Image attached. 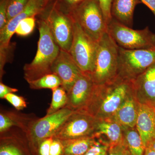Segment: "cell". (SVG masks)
<instances>
[{"mask_svg":"<svg viewBox=\"0 0 155 155\" xmlns=\"http://www.w3.org/2000/svg\"><path fill=\"white\" fill-rule=\"evenodd\" d=\"M124 140L122 143L110 147L109 149L108 155H124Z\"/></svg>","mask_w":155,"mask_h":155,"instance_id":"e575fe53","label":"cell"},{"mask_svg":"<svg viewBox=\"0 0 155 155\" xmlns=\"http://www.w3.org/2000/svg\"><path fill=\"white\" fill-rule=\"evenodd\" d=\"M73 21V38L69 53L82 73L90 76L94 67L98 42Z\"/></svg>","mask_w":155,"mask_h":155,"instance_id":"52a82bcc","label":"cell"},{"mask_svg":"<svg viewBox=\"0 0 155 155\" xmlns=\"http://www.w3.org/2000/svg\"><path fill=\"white\" fill-rule=\"evenodd\" d=\"M61 140L64 148L63 155H84L96 138L92 135Z\"/></svg>","mask_w":155,"mask_h":155,"instance_id":"44dd1931","label":"cell"},{"mask_svg":"<svg viewBox=\"0 0 155 155\" xmlns=\"http://www.w3.org/2000/svg\"><path fill=\"white\" fill-rule=\"evenodd\" d=\"M150 144H151L152 147L153 149L154 150L155 152V139L154 140H153V141Z\"/></svg>","mask_w":155,"mask_h":155,"instance_id":"f35d334b","label":"cell"},{"mask_svg":"<svg viewBox=\"0 0 155 155\" xmlns=\"http://www.w3.org/2000/svg\"><path fill=\"white\" fill-rule=\"evenodd\" d=\"M86 0H62V5L66 9V13L80 5Z\"/></svg>","mask_w":155,"mask_h":155,"instance_id":"d6a6232c","label":"cell"},{"mask_svg":"<svg viewBox=\"0 0 155 155\" xmlns=\"http://www.w3.org/2000/svg\"><path fill=\"white\" fill-rule=\"evenodd\" d=\"M37 23L39 38L36 55L31 63L23 67L24 78L27 82L52 73V66L61 50L44 17L39 19Z\"/></svg>","mask_w":155,"mask_h":155,"instance_id":"7a4b0ae2","label":"cell"},{"mask_svg":"<svg viewBox=\"0 0 155 155\" xmlns=\"http://www.w3.org/2000/svg\"><path fill=\"white\" fill-rule=\"evenodd\" d=\"M22 138L10 129L1 133L0 155H31L27 137Z\"/></svg>","mask_w":155,"mask_h":155,"instance_id":"2e32d148","label":"cell"},{"mask_svg":"<svg viewBox=\"0 0 155 155\" xmlns=\"http://www.w3.org/2000/svg\"><path fill=\"white\" fill-rule=\"evenodd\" d=\"M138 1L113 0L111 8L112 18L128 27H132L134 11Z\"/></svg>","mask_w":155,"mask_h":155,"instance_id":"ffe728a7","label":"cell"},{"mask_svg":"<svg viewBox=\"0 0 155 155\" xmlns=\"http://www.w3.org/2000/svg\"><path fill=\"white\" fill-rule=\"evenodd\" d=\"M136 128L146 147L155 139V107L140 104Z\"/></svg>","mask_w":155,"mask_h":155,"instance_id":"9a60e30c","label":"cell"},{"mask_svg":"<svg viewBox=\"0 0 155 155\" xmlns=\"http://www.w3.org/2000/svg\"><path fill=\"white\" fill-rule=\"evenodd\" d=\"M53 140V137L43 140L37 144L33 152L37 151L38 155H50V147Z\"/></svg>","mask_w":155,"mask_h":155,"instance_id":"f1b7e54d","label":"cell"},{"mask_svg":"<svg viewBox=\"0 0 155 155\" xmlns=\"http://www.w3.org/2000/svg\"><path fill=\"white\" fill-rule=\"evenodd\" d=\"M35 17H27L19 22L15 33L21 36H26L32 33L35 25Z\"/></svg>","mask_w":155,"mask_h":155,"instance_id":"484cf974","label":"cell"},{"mask_svg":"<svg viewBox=\"0 0 155 155\" xmlns=\"http://www.w3.org/2000/svg\"><path fill=\"white\" fill-rule=\"evenodd\" d=\"M51 72L60 78L61 86L67 93L82 73L69 53L61 49L53 63Z\"/></svg>","mask_w":155,"mask_h":155,"instance_id":"8fae6325","label":"cell"},{"mask_svg":"<svg viewBox=\"0 0 155 155\" xmlns=\"http://www.w3.org/2000/svg\"><path fill=\"white\" fill-rule=\"evenodd\" d=\"M52 91L51 102L47 111L46 115L54 114L62 108L65 107L68 101L67 91L62 86L58 87Z\"/></svg>","mask_w":155,"mask_h":155,"instance_id":"cb8c5ba5","label":"cell"},{"mask_svg":"<svg viewBox=\"0 0 155 155\" xmlns=\"http://www.w3.org/2000/svg\"><path fill=\"white\" fill-rule=\"evenodd\" d=\"M110 145L102 139L96 138L92 145L84 155H108Z\"/></svg>","mask_w":155,"mask_h":155,"instance_id":"4316f807","label":"cell"},{"mask_svg":"<svg viewBox=\"0 0 155 155\" xmlns=\"http://www.w3.org/2000/svg\"><path fill=\"white\" fill-rule=\"evenodd\" d=\"M74 111L65 107L54 114L34 120L26 133L31 152L43 140L54 137Z\"/></svg>","mask_w":155,"mask_h":155,"instance_id":"ba28073f","label":"cell"},{"mask_svg":"<svg viewBox=\"0 0 155 155\" xmlns=\"http://www.w3.org/2000/svg\"><path fill=\"white\" fill-rule=\"evenodd\" d=\"M50 1H51V0H44L45 8L46 7L47 5H48V3Z\"/></svg>","mask_w":155,"mask_h":155,"instance_id":"ab89813d","label":"cell"},{"mask_svg":"<svg viewBox=\"0 0 155 155\" xmlns=\"http://www.w3.org/2000/svg\"><path fill=\"white\" fill-rule=\"evenodd\" d=\"M9 0H0V30L7 24V15Z\"/></svg>","mask_w":155,"mask_h":155,"instance_id":"4dcf8cb0","label":"cell"},{"mask_svg":"<svg viewBox=\"0 0 155 155\" xmlns=\"http://www.w3.org/2000/svg\"><path fill=\"white\" fill-rule=\"evenodd\" d=\"M140 105L133 93L125 100L112 120L123 127H135Z\"/></svg>","mask_w":155,"mask_h":155,"instance_id":"ac0fdd59","label":"cell"},{"mask_svg":"<svg viewBox=\"0 0 155 155\" xmlns=\"http://www.w3.org/2000/svg\"><path fill=\"white\" fill-rule=\"evenodd\" d=\"M97 119L82 110L75 111L54 137L61 140L93 135Z\"/></svg>","mask_w":155,"mask_h":155,"instance_id":"30bf717a","label":"cell"},{"mask_svg":"<svg viewBox=\"0 0 155 155\" xmlns=\"http://www.w3.org/2000/svg\"><path fill=\"white\" fill-rule=\"evenodd\" d=\"M28 83L30 88L34 90L49 88L52 90L62 85V81L60 78L53 73L47 74Z\"/></svg>","mask_w":155,"mask_h":155,"instance_id":"603a6c76","label":"cell"},{"mask_svg":"<svg viewBox=\"0 0 155 155\" xmlns=\"http://www.w3.org/2000/svg\"><path fill=\"white\" fill-rule=\"evenodd\" d=\"M45 8L44 0H29L25 9L11 19L2 30H0V48L10 46V42L15 29L20 21L27 17H36Z\"/></svg>","mask_w":155,"mask_h":155,"instance_id":"5bb4252c","label":"cell"},{"mask_svg":"<svg viewBox=\"0 0 155 155\" xmlns=\"http://www.w3.org/2000/svg\"><path fill=\"white\" fill-rule=\"evenodd\" d=\"M67 13L97 42L107 32L108 25L97 0H86Z\"/></svg>","mask_w":155,"mask_h":155,"instance_id":"277c9868","label":"cell"},{"mask_svg":"<svg viewBox=\"0 0 155 155\" xmlns=\"http://www.w3.org/2000/svg\"><path fill=\"white\" fill-rule=\"evenodd\" d=\"M36 118L26 115L12 111H2L0 114V132L4 133L16 126L27 133L31 124Z\"/></svg>","mask_w":155,"mask_h":155,"instance_id":"d6986e66","label":"cell"},{"mask_svg":"<svg viewBox=\"0 0 155 155\" xmlns=\"http://www.w3.org/2000/svg\"><path fill=\"white\" fill-rule=\"evenodd\" d=\"M133 93L132 81L118 76L107 83L95 85L91 98L82 110L99 120L112 119L128 96Z\"/></svg>","mask_w":155,"mask_h":155,"instance_id":"6da1fadb","label":"cell"},{"mask_svg":"<svg viewBox=\"0 0 155 155\" xmlns=\"http://www.w3.org/2000/svg\"><path fill=\"white\" fill-rule=\"evenodd\" d=\"M152 11L155 16V0H140Z\"/></svg>","mask_w":155,"mask_h":155,"instance_id":"d590c367","label":"cell"},{"mask_svg":"<svg viewBox=\"0 0 155 155\" xmlns=\"http://www.w3.org/2000/svg\"><path fill=\"white\" fill-rule=\"evenodd\" d=\"M63 153L64 148L61 140L53 137L50 147V155H63Z\"/></svg>","mask_w":155,"mask_h":155,"instance_id":"1f68e13d","label":"cell"},{"mask_svg":"<svg viewBox=\"0 0 155 155\" xmlns=\"http://www.w3.org/2000/svg\"><path fill=\"white\" fill-rule=\"evenodd\" d=\"M154 63L155 47L129 50L119 47L118 76L123 79L134 80Z\"/></svg>","mask_w":155,"mask_h":155,"instance_id":"8992f818","label":"cell"},{"mask_svg":"<svg viewBox=\"0 0 155 155\" xmlns=\"http://www.w3.org/2000/svg\"><path fill=\"white\" fill-rule=\"evenodd\" d=\"M132 82L134 94L137 101L155 107V63Z\"/></svg>","mask_w":155,"mask_h":155,"instance_id":"4fadbf2b","label":"cell"},{"mask_svg":"<svg viewBox=\"0 0 155 155\" xmlns=\"http://www.w3.org/2000/svg\"><path fill=\"white\" fill-rule=\"evenodd\" d=\"M107 32L119 47L129 50L155 47V34L148 27L134 30L112 18Z\"/></svg>","mask_w":155,"mask_h":155,"instance_id":"5b68a950","label":"cell"},{"mask_svg":"<svg viewBox=\"0 0 155 155\" xmlns=\"http://www.w3.org/2000/svg\"><path fill=\"white\" fill-rule=\"evenodd\" d=\"M123 127L124 142L132 155H143L145 147L136 127Z\"/></svg>","mask_w":155,"mask_h":155,"instance_id":"7402d4cb","label":"cell"},{"mask_svg":"<svg viewBox=\"0 0 155 155\" xmlns=\"http://www.w3.org/2000/svg\"><path fill=\"white\" fill-rule=\"evenodd\" d=\"M18 91L17 89L10 87L2 82L0 83V98L1 99H5V96L8 94L13 93Z\"/></svg>","mask_w":155,"mask_h":155,"instance_id":"836d02e7","label":"cell"},{"mask_svg":"<svg viewBox=\"0 0 155 155\" xmlns=\"http://www.w3.org/2000/svg\"><path fill=\"white\" fill-rule=\"evenodd\" d=\"M123 153H124V155H132L130 153V151L128 149L126 145L124 142V149H123Z\"/></svg>","mask_w":155,"mask_h":155,"instance_id":"74e56055","label":"cell"},{"mask_svg":"<svg viewBox=\"0 0 155 155\" xmlns=\"http://www.w3.org/2000/svg\"><path fill=\"white\" fill-rule=\"evenodd\" d=\"M93 135L101 138L110 144V147L122 143L124 141L123 127L112 119H97Z\"/></svg>","mask_w":155,"mask_h":155,"instance_id":"e0dca14e","label":"cell"},{"mask_svg":"<svg viewBox=\"0 0 155 155\" xmlns=\"http://www.w3.org/2000/svg\"><path fill=\"white\" fill-rule=\"evenodd\" d=\"M44 18L58 46L69 52L73 38V21L69 14L62 11L57 4Z\"/></svg>","mask_w":155,"mask_h":155,"instance_id":"9c48e42d","label":"cell"},{"mask_svg":"<svg viewBox=\"0 0 155 155\" xmlns=\"http://www.w3.org/2000/svg\"><path fill=\"white\" fill-rule=\"evenodd\" d=\"M5 99L18 111L23 110L27 107V103L25 98L23 97L19 96L14 93L6 95Z\"/></svg>","mask_w":155,"mask_h":155,"instance_id":"83f0119b","label":"cell"},{"mask_svg":"<svg viewBox=\"0 0 155 155\" xmlns=\"http://www.w3.org/2000/svg\"><path fill=\"white\" fill-rule=\"evenodd\" d=\"M119 48L107 32L98 42L94 67L90 75L95 85L104 84L118 76Z\"/></svg>","mask_w":155,"mask_h":155,"instance_id":"3957f363","label":"cell"},{"mask_svg":"<svg viewBox=\"0 0 155 155\" xmlns=\"http://www.w3.org/2000/svg\"><path fill=\"white\" fill-rule=\"evenodd\" d=\"M107 25L112 19L111 8L113 0H97Z\"/></svg>","mask_w":155,"mask_h":155,"instance_id":"f546056e","label":"cell"},{"mask_svg":"<svg viewBox=\"0 0 155 155\" xmlns=\"http://www.w3.org/2000/svg\"><path fill=\"white\" fill-rule=\"evenodd\" d=\"M95 86L90 76L82 73L67 93L66 107L73 111L83 110L91 98Z\"/></svg>","mask_w":155,"mask_h":155,"instance_id":"7c38bea8","label":"cell"},{"mask_svg":"<svg viewBox=\"0 0 155 155\" xmlns=\"http://www.w3.org/2000/svg\"><path fill=\"white\" fill-rule=\"evenodd\" d=\"M29 0H9L7 10V23L25 8Z\"/></svg>","mask_w":155,"mask_h":155,"instance_id":"d4e9b609","label":"cell"},{"mask_svg":"<svg viewBox=\"0 0 155 155\" xmlns=\"http://www.w3.org/2000/svg\"><path fill=\"white\" fill-rule=\"evenodd\" d=\"M143 155H155V152L150 144L146 147Z\"/></svg>","mask_w":155,"mask_h":155,"instance_id":"8d00e7d4","label":"cell"}]
</instances>
